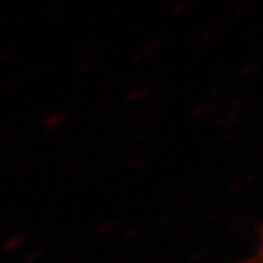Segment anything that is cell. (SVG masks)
<instances>
[{
	"label": "cell",
	"mask_w": 263,
	"mask_h": 263,
	"mask_svg": "<svg viewBox=\"0 0 263 263\" xmlns=\"http://www.w3.org/2000/svg\"><path fill=\"white\" fill-rule=\"evenodd\" d=\"M51 238H54V233L51 231V229H46V231H43V233L37 236L39 241H49Z\"/></svg>",
	"instance_id": "5b68a950"
},
{
	"label": "cell",
	"mask_w": 263,
	"mask_h": 263,
	"mask_svg": "<svg viewBox=\"0 0 263 263\" xmlns=\"http://www.w3.org/2000/svg\"><path fill=\"white\" fill-rule=\"evenodd\" d=\"M43 256H44V250H34V251H31V253H27L21 263H37Z\"/></svg>",
	"instance_id": "3957f363"
},
{
	"label": "cell",
	"mask_w": 263,
	"mask_h": 263,
	"mask_svg": "<svg viewBox=\"0 0 263 263\" xmlns=\"http://www.w3.org/2000/svg\"><path fill=\"white\" fill-rule=\"evenodd\" d=\"M245 263H263V228L260 229L258 243H256V248L253 251V255H251Z\"/></svg>",
	"instance_id": "7a4b0ae2"
},
{
	"label": "cell",
	"mask_w": 263,
	"mask_h": 263,
	"mask_svg": "<svg viewBox=\"0 0 263 263\" xmlns=\"http://www.w3.org/2000/svg\"><path fill=\"white\" fill-rule=\"evenodd\" d=\"M27 241V234L26 233H17V234H12L9 239H5L4 243V250L7 251V253H14V251H17L19 248L26 245Z\"/></svg>",
	"instance_id": "6da1fadb"
},
{
	"label": "cell",
	"mask_w": 263,
	"mask_h": 263,
	"mask_svg": "<svg viewBox=\"0 0 263 263\" xmlns=\"http://www.w3.org/2000/svg\"><path fill=\"white\" fill-rule=\"evenodd\" d=\"M22 221L21 216H12V217H7V219L2 221V229H9V228H15Z\"/></svg>",
	"instance_id": "277c9868"
}]
</instances>
